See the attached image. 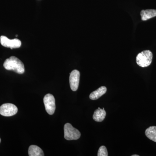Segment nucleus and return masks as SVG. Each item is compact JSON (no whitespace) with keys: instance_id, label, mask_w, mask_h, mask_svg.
Here are the masks:
<instances>
[{"instance_id":"obj_13","label":"nucleus","mask_w":156,"mask_h":156,"mask_svg":"<svg viewBox=\"0 0 156 156\" xmlns=\"http://www.w3.org/2000/svg\"><path fill=\"white\" fill-rule=\"evenodd\" d=\"M97 155L98 156H108L107 150L105 146H101L99 147Z\"/></svg>"},{"instance_id":"obj_1","label":"nucleus","mask_w":156,"mask_h":156,"mask_svg":"<svg viewBox=\"0 0 156 156\" xmlns=\"http://www.w3.org/2000/svg\"><path fill=\"white\" fill-rule=\"evenodd\" d=\"M3 66L6 69L14 71L20 74H22L25 72L23 63L19 58L14 56H11L6 59Z\"/></svg>"},{"instance_id":"obj_6","label":"nucleus","mask_w":156,"mask_h":156,"mask_svg":"<svg viewBox=\"0 0 156 156\" xmlns=\"http://www.w3.org/2000/svg\"><path fill=\"white\" fill-rule=\"evenodd\" d=\"M0 42L1 44L4 47L10 48L11 49L20 48L21 45V42L19 39L10 40L4 36L0 37Z\"/></svg>"},{"instance_id":"obj_8","label":"nucleus","mask_w":156,"mask_h":156,"mask_svg":"<svg viewBox=\"0 0 156 156\" xmlns=\"http://www.w3.org/2000/svg\"><path fill=\"white\" fill-rule=\"evenodd\" d=\"M106 115V112L104 108L101 109L99 107L94 112L93 119L95 122H101L105 119Z\"/></svg>"},{"instance_id":"obj_3","label":"nucleus","mask_w":156,"mask_h":156,"mask_svg":"<svg viewBox=\"0 0 156 156\" xmlns=\"http://www.w3.org/2000/svg\"><path fill=\"white\" fill-rule=\"evenodd\" d=\"M64 131V138L67 140H76L80 137V131L74 128L70 123H66L65 125Z\"/></svg>"},{"instance_id":"obj_9","label":"nucleus","mask_w":156,"mask_h":156,"mask_svg":"<svg viewBox=\"0 0 156 156\" xmlns=\"http://www.w3.org/2000/svg\"><path fill=\"white\" fill-rule=\"evenodd\" d=\"M107 92V88L105 87H101L97 90L93 91L89 95V98L91 100H97L99 98L104 95Z\"/></svg>"},{"instance_id":"obj_5","label":"nucleus","mask_w":156,"mask_h":156,"mask_svg":"<svg viewBox=\"0 0 156 156\" xmlns=\"http://www.w3.org/2000/svg\"><path fill=\"white\" fill-rule=\"evenodd\" d=\"M17 111V108L13 104H4L0 107V114L4 116H12L16 115Z\"/></svg>"},{"instance_id":"obj_15","label":"nucleus","mask_w":156,"mask_h":156,"mask_svg":"<svg viewBox=\"0 0 156 156\" xmlns=\"http://www.w3.org/2000/svg\"><path fill=\"white\" fill-rule=\"evenodd\" d=\"M1 138H0V143H1Z\"/></svg>"},{"instance_id":"obj_2","label":"nucleus","mask_w":156,"mask_h":156,"mask_svg":"<svg viewBox=\"0 0 156 156\" xmlns=\"http://www.w3.org/2000/svg\"><path fill=\"white\" fill-rule=\"evenodd\" d=\"M153 53L149 50H146L138 53L136 57V62L141 67H146L151 63Z\"/></svg>"},{"instance_id":"obj_4","label":"nucleus","mask_w":156,"mask_h":156,"mask_svg":"<svg viewBox=\"0 0 156 156\" xmlns=\"http://www.w3.org/2000/svg\"><path fill=\"white\" fill-rule=\"evenodd\" d=\"M44 102L46 111L48 114L53 115L56 109L55 99L53 95L50 94L45 95L44 98Z\"/></svg>"},{"instance_id":"obj_14","label":"nucleus","mask_w":156,"mask_h":156,"mask_svg":"<svg viewBox=\"0 0 156 156\" xmlns=\"http://www.w3.org/2000/svg\"><path fill=\"white\" fill-rule=\"evenodd\" d=\"M132 156H139V155H138L134 154L133 155H132Z\"/></svg>"},{"instance_id":"obj_10","label":"nucleus","mask_w":156,"mask_h":156,"mask_svg":"<svg viewBox=\"0 0 156 156\" xmlns=\"http://www.w3.org/2000/svg\"><path fill=\"white\" fill-rule=\"evenodd\" d=\"M141 20L143 21L147 20L156 16V10L154 9H147L142 10L140 12Z\"/></svg>"},{"instance_id":"obj_7","label":"nucleus","mask_w":156,"mask_h":156,"mask_svg":"<svg viewBox=\"0 0 156 156\" xmlns=\"http://www.w3.org/2000/svg\"><path fill=\"white\" fill-rule=\"evenodd\" d=\"M80 72L77 70H74L70 74L69 84L73 91H77L79 87L80 80Z\"/></svg>"},{"instance_id":"obj_12","label":"nucleus","mask_w":156,"mask_h":156,"mask_svg":"<svg viewBox=\"0 0 156 156\" xmlns=\"http://www.w3.org/2000/svg\"><path fill=\"white\" fill-rule=\"evenodd\" d=\"M145 135L151 140L156 142V126H151L145 131Z\"/></svg>"},{"instance_id":"obj_11","label":"nucleus","mask_w":156,"mask_h":156,"mask_svg":"<svg viewBox=\"0 0 156 156\" xmlns=\"http://www.w3.org/2000/svg\"><path fill=\"white\" fill-rule=\"evenodd\" d=\"M28 154L30 156H44V152L37 146L32 145L30 146L28 149Z\"/></svg>"}]
</instances>
